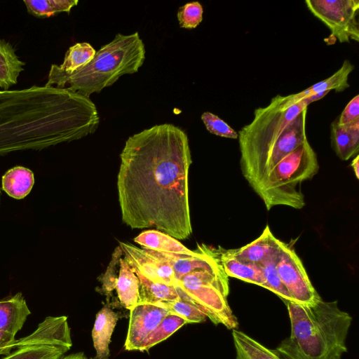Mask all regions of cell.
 <instances>
[{
    "label": "cell",
    "mask_w": 359,
    "mask_h": 359,
    "mask_svg": "<svg viewBox=\"0 0 359 359\" xmlns=\"http://www.w3.org/2000/svg\"><path fill=\"white\" fill-rule=\"evenodd\" d=\"M309 104L304 98L286 108L278 95L256 109L253 120L238 131L241 172L254 191L279 161L307 140Z\"/></svg>",
    "instance_id": "3957f363"
},
{
    "label": "cell",
    "mask_w": 359,
    "mask_h": 359,
    "mask_svg": "<svg viewBox=\"0 0 359 359\" xmlns=\"http://www.w3.org/2000/svg\"><path fill=\"white\" fill-rule=\"evenodd\" d=\"M203 6L198 1L187 3L177 14L180 26L189 29L196 28L203 20Z\"/></svg>",
    "instance_id": "f546056e"
},
{
    "label": "cell",
    "mask_w": 359,
    "mask_h": 359,
    "mask_svg": "<svg viewBox=\"0 0 359 359\" xmlns=\"http://www.w3.org/2000/svg\"><path fill=\"white\" fill-rule=\"evenodd\" d=\"M219 259L222 268L229 277L255 284L265 288V281L258 264L246 262L234 257L229 250L221 249Z\"/></svg>",
    "instance_id": "d6986e66"
},
{
    "label": "cell",
    "mask_w": 359,
    "mask_h": 359,
    "mask_svg": "<svg viewBox=\"0 0 359 359\" xmlns=\"http://www.w3.org/2000/svg\"><path fill=\"white\" fill-rule=\"evenodd\" d=\"M305 4L311 13L330 30L327 39L340 43L359 41L358 0H307Z\"/></svg>",
    "instance_id": "9c48e42d"
},
{
    "label": "cell",
    "mask_w": 359,
    "mask_h": 359,
    "mask_svg": "<svg viewBox=\"0 0 359 359\" xmlns=\"http://www.w3.org/2000/svg\"><path fill=\"white\" fill-rule=\"evenodd\" d=\"M95 53V49L89 43H75L69 48L63 62L58 67L66 73L74 72L88 64Z\"/></svg>",
    "instance_id": "d4e9b609"
},
{
    "label": "cell",
    "mask_w": 359,
    "mask_h": 359,
    "mask_svg": "<svg viewBox=\"0 0 359 359\" xmlns=\"http://www.w3.org/2000/svg\"><path fill=\"white\" fill-rule=\"evenodd\" d=\"M95 103L67 88L0 90V155L41 149L94 133Z\"/></svg>",
    "instance_id": "7a4b0ae2"
},
{
    "label": "cell",
    "mask_w": 359,
    "mask_h": 359,
    "mask_svg": "<svg viewBox=\"0 0 359 359\" xmlns=\"http://www.w3.org/2000/svg\"><path fill=\"white\" fill-rule=\"evenodd\" d=\"M122 256L123 252L118 258L114 288L116 290L120 304L130 310L139 302L140 280Z\"/></svg>",
    "instance_id": "e0dca14e"
},
{
    "label": "cell",
    "mask_w": 359,
    "mask_h": 359,
    "mask_svg": "<svg viewBox=\"0 0 359 359\" xmlns=\"http://www.w3.org/2000/svg\"><path fill=\"white\" fill-rule=\"evenodd\" d=\"M118 318V313L108 306H104L96 314L92 330V339L96 351L95 359H108L109 358V345Z\"/></svg>",
    "instance_id": "ac0fdd59"
},
{
    "label": "cell",
    "mask_w": 359,
    "mask_h": 359,
    "mask_svg": "<svg viewBox=\"0 0 359 359\" xmlns=\"http://www.w3.org/2000/svg\"><path fill=\"white\" fill-rule=\"evenodd\" d=\"M175 287L180 299L196 305L214 324L237 329V318L227 302L229 285L226 274L198 269L181 277Z\"/></svg>",
    "instance_id": "52a82bcc"
},
{
    "label": "cell",
    "mask_w": 359,
    "mask_h": 359,
    "mask_svg": "<svg viewBox=\"0 0 359 359\" xmlns=\"http://www.w3.org/2000/svg\"><path fill=\"white\" fill-rule=\"evenodd\" d=\"M2 189L15 199H22L31 191L34 184L33 172L23 166H15L2 176Z\"/></svg>",
    "instance_id": "7402d4cb"
},
{
    "label": "cell",
    "mask_w": 359,
    "mask_h": 359,
    "mask_svg": "<svg viewBox=\"0 0 359 359\" xmlns=\"http://www.w3.org/2000/svg\"><path fill=\"white\" fill-rule=\"evenodd\" d=\"M60 359H88L83 353H72L67 355H63Z\"/></svg>",
    "instance_id": "e575fe53"
},
{
    "label": "cell",
    "mask_w": 359,
    "mask_h": 359,
    "mask_svg": "<svg viewBox=\"0 0 359 359\" xmlns=\"http://www.w3.org/2000/svg\"><path fill=\"white\" fill-rule=\"evenodd\" d=\"M283 242L276 238L268 225L262 234L252 242L237 249L229 250L238 259L259 264L267 258L278 255Z\"/></svg>",
    "instance_id": "4fadbf2b"
},
{
    "label": "cell",
    "mask_w": 359,
    "mask_h": 359,
    "mask_svg": "<svg viewBox=\"0 0 359 359\" xmlns=\"http://www.w3.org/2000/svg\"><path fill=\"white\" fill-rule=\"evenodd\" d=\"M130 311L124 347L127 351H140L144 340L169 311L158 304L151 303H137Z\"/></svg>",
    "instance_id": "7c38bea8"
},
{
    "label": "cell",
    "mask_w": 359,
    "mask_h": 359,
    "mask_svg": "<svg viewBox=\"0 0 359 359\" xmlns=\"http://www.w3.org/2000/svg\"><path fill=\"white\" fill-rule=\"evenodd\" d=\"M119 247L125 260L132 269L154 282L175 285L172 269L154 250L139 248L123 242L120 243Z\"/></svg>",
    "instance_id": "8fae6325"
},
{
    "label": "cell",
    "mask_w": 359,
    "mask_h": 359,
    "mask_svg": "<svg viewBox=\"0 0 359 359\" xmlns=\"http://www.w3.org/2000/svg\"><path fill=\"white\" fill-rule=\"evenodd\" d=\"M331 146L337 156L347 161L359 151V119L339 125L337 120L331 124Z\"/></svg>",
    "instance_id": "2e32d148"
},
{
    "label": "cell",
    "mask_w": 359,
    "mask_h": 359,
    "mask_svg": "<svg viewBox=\"0 0 359 359\" xmlns=\"http://www.w3.org/2000/svg\"><path fill=\"white\" fill-rule=\"evenodd\" d=\"M318 170L316 154L306 140L274 166L255 192L268 210L276 205L301 209L305 205L301 184Z\"/></svg>",
    "instance_id": "8992f818"
},
{
    "label": "cell",
    "mask_w": 359,
    "mask_h": 359,
    "mask_svg": "<svg viewBox=\"0 0 359 359\" xmlns=\"http://www.w3.org/2000/svg\"><path fill=\"white\" fill-rule=\"evenodd\" d=\"M236 359H285L243 332L232 330Z\"/></svg>",
    "instance_id": "44dd1931"
},
{
    "label": "cell",
    "mask_w": 359,
    "mask_h": 359,
    "mask_svg": "<svg viewBox=\"0 0 359 359\" xmlns=\"http://www.w3.org/2000/svg\"><path fill=\"white\" fill-rule=\"evenodd\" d=\"M354 66L349 60H344L341 67L331 76L319 81L302 91L287 96H282V102L287 108L297 103L302 99L318 93L334 90L341 92L349 87L348 76Z\"/></svg>",
    "instance_id": "5bb4252c"
},
{
    "label": "cell",
    "mask_w": 359,
    "mask_h": 359,
    "mask_svg": "<svg viewBox=\"0 0 359 359\" xmlns=\"http://www.w3.org/2000/svg\"><path fill=\"white\" fill-rule=\"evenodd\" d=\"M27 11L39 18H49L56 13H69L78 0H27L23 1Z\"/></svg>",
    "instance_id": "4316f807"
},
{
    "label": "cell",
    "mask_w": 359,
    "mask_h": 359,
    "mask_svg": "<svg viewBox=\"0 0 359 359\" xmlns=\"http://www.w3.org/2000/svg\"><path fill=\"white\" fill-rule=\"evenodd\" d=\"M351 166L354 172V174L357 179L359 178V156H356L353 159L351 163Z\"/></svg>",
    "instance_id": "836d02e7"
},
{
    "label": "cell",
    "mask_w": 359,
    "mask_h": 359,
    "mask_svg": "<svg viewBox=\"0 0 359 359\" xmlns=\"http://www.w3.org/2000/svg\"><path fill=\"white\" fill-rule=\"evenodd\" d=\"M67 316H48L2 359H60L72 346Z\"/></svg>",
    "instance_id": "ba28073f"
},
{
    "label": "cell",
    "mask_w": 359,
    "mask_h": 359,
    "mask_svg": "<svg viewBox=\"0 0 359 359\" xmlns=\"http://www.w3.org/2000/svg\"><path fill=\"white\" fill-rule=\"evenodd\" d=\"M15 336L6 331L0 330V355H8L15 348Z\"/></svg>",
    "instance_id": "d6a6232c"
},
{
    "label": "cell",
    "mask_w": 359,
    "mask_h": 359,
    "mask_svg": "<svg viewBox=\"0 0 359 359\" xmlns=\"http://www.w3.org/2000/svg\"><path fill=\"white\" fill-rule=\"evenodd\" d=\"M132 270L137 275L140 280L138 303L157 304L180 299L179 294L174 285L154 282L145 278L133 269H132Z\"/></svg>",
    "instance_id": "cb8c5ba5"
},
{
    "label": "cell",
    "mask_w": 359,
    "mask_h": 359,
    "mask_svg": "<svg viewBox=\"0 0 359 359\" xmlns=\"http://www.w3.org/2000/svg\"><path fill=\"white\" fill-rule=\"evenodd\" d=\"M145 46L137 32L118 33L103 45L86 66L72 73L52 65L45 86L64 88L90 97L113 85L121 76L139 71L145 60Z\"/></svg>",
    "instance_id": "5b68a950"
},
{
    "label": "cell",
    "mask_w": 359,
    "mask_h": 359,
    "mask_svg": "<svg viewBox=\"0 0 359 359\" xmlns=\"http://www.w3.org/2000/svg\"><path fill=\"white\" fill-rule=\"evenodd\" d=\"M187 323H188L187 321L184 318L169 312L144 340L140 351L149 350L154 345L168 338Z\"/></svg>",
    "instance_id": "484cf974"
},
{
    "label": "cell",
    "mask_w": 359,
    "mask_h": 359,
    "mask_svg": "<svg viewBox=\"0 0 359 359\" xmlns=\"http://www.w3.org/2000/svg\"><path fill=\"white\" fill-rule=\"evenodd\" d=\"M31 311L21 292L0 299V330L15 336Z\"/></svg>",
    "instance_id": "9a60e30c"
},
{
    "label": "cell",
    "mask_w": 359,
    "mask_h": 359,
    "mask_svg": "<svg viewBox=\"0 0 359 359\" xmlns=\"http://www.w3.org/2000/svg\"><path fill=\"white\" fill-rule=\"evenodd\" d=\"M201 120L210 133L222 137L238 139V133L217 115L205 111L201 115Z\"/></svg>",
    "instance_id": "4dcf8cb0"
},
{
    "label": "cell",
    "mask_w": 359,
    "mask_h": 359,
    "mask_svg": "<svg viewBox=\"0 0 359 359\" xmlns=\"http://www.w3.org/2000/svg\"><path fill=\"white\" fill-rule=\"evenodd\" d=\"M142 248L176 255H193L195 252L182 245L177 239L158 230H147L134 238Z\"/></svg>",
    "instance_id": "ffe728a7"
},
{
    "label": "cell",
    "mask_w": 359,
    "mask_h": 359,
    "mask_svg": "<svg viewBox=\"0 0 359 359\" xmlns=\"http://www.w3.org/2000/svg\"><path fill=\"white\" fill-rule=\"evenodd\" d=\"M25 63L15 54L13 46L0 39V88L8 90L18 82Z\"/></svg>",
    "instance_id": "603a6c76"
},
{
    "label": "cell",
    "mask_w": 359,
    "mask_h": 359,
    "mask_svg": "<svg viewBox=\"0 0 359 359\" xmlns=\"http://www.w3.org/2000/svg\"><path fill=\"white\" fill-rule=\"evenodd\" d=\"M117 190L123 222L151 226L176 239L192 233L189 138L181 128L155 125L130 136L120 154Z\"/></svg>",
    "instance_id": "6da1fadb"
},
{
    "label": "cell",
    "mask_w": 359,
    "mask_h": 359,
    "mask_svg": "<svg viewBox=\"0 0 359 359\" xmlns=\"http://www.w3.org/2000/svg\"><path fill=\"white\" fill-rule=\"evenodd\" d=\"M290 334L276 348L285 359H341L352 323L337 301L322 299L311 304L286 301Z\"/></svg>",
    "instance_id": "277c9868"
},
{
    "label": "cell",
    "mask_w": 359,
    "mask_h": 359,
    "mask_svg": "<svg viewBox=\"0 0 359 359\" xmlns=\"http://www.w3.org/2000/svg\"><path fill=\"white\" fill-rule=\"evenodd\" d=\"M277 256L278 255L271 256L258 264L264 278L265 288L278 295L285 302H293L291 295L284 286L277 272Z\"/></svg>",
    "instance_id": "83f0119b"
},
{
    "label": "cell",
    "mask_w": 359,
    "mask_h": 359,
    "mask_svg": "<svg viewBox=\"0 0 359 359\" xmlns=\"http://www.w3.org/2000/svg\"><path fill=\"white\" fill-rule=\"evenodd\" d=\"M0 197H1V191H0Z\"/></svg>",
    "instance_id": "d590c367"
},
{
    "label": "cell",
    "mask_w": 359,
    "mask_h": 359,
    "mask_svg": "<svg viewBox=\"0 0 359 359\" xmlns=\"http://www.w3.org/2000/svg\"><path fill=\"white\" fill-rule=\"evenodd\" d=\"M357 119H359V95L349 101L337 121L339 125H344Z\"/></svg>",
    "instance_id": "1f68e13d"
},
{
    "label": "cell",
    "mask_w": 359,
    "mask_h": 359,
    "mask_svg": "<svg viewBox=\"0 0 359 359\" xmlns=\"http://www.w3.org/2000/svg\"><path fill=\"white\" fill-rule=\"evenodd\" d=\"M278 276L294 302L311 304L321 299L294 250L283 242L276 259Z\"/></svg>",
    "instance_id": "30bf717a"
},
{
    "label": "cell",
    "mask_w": 359,
    "mask_h": 359,
    "mask_svg": "<svg viewBox=\"0 0 359 359\" xmlns=\"http://www.w3.org/2000/svg\"><path fill=\"white\" fill-rule=\"evenodd\" d=\"M157 304L166 309L170 313L184 318L188 323H202L207 318L205 314L196 305L180 298Z\"/></svg>",
    "instance_id": "f1b7e54d"
}]
</instances>
